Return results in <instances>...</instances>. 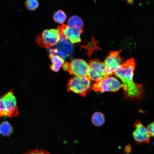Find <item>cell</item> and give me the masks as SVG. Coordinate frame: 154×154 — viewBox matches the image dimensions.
I'll use <instances>...</instances> for the list:
<instances>
[{
	"label": "cell",
	"mask_w": 154,
	"mask_h": 154,
	"mask_svg": "<svg viewBox=\"0 0 154 154\" xmlns=\"http://www.w3.org/2000/svg\"><path fill=\"white\" fill-rule=\"evenodd\" d=\"M13 131V128L8 121H5L0 124V134L3 136L10 135Z\"/></svg>",
	"instance_id": "13"
},
{
	"label": "cell",
	"mask_w": 154,
	"mask_h": 154,
	"mask_svg": "<svg viewBox=\"0 0 154 154\" xmlns=\"http://www.w3.org/2000/svg\"><path fill=\"white\" fill-rule=\"evenodd\" d=\"M151 137H154V121L148 124L146 127Z\"/></svg>",
	"instance_id": "18"
},
{
	"label": "cell",
	"mask_w": 154,
	"mask_h": 154,
	"mask_svg": "<svg viewBox=\"0 0 154 154\" xmlns=\"http://www.w3.org/2000/svg\"><path fill=\"white\" fill-rule=\"evenodd\" d=\"M23 154H51L47 151L42 149L29 150Z\"/></svg>",
	"instance_id": "17"
},
{
	"label": "cell",
	"mask_w": 154,
	"mask_h": 154,
	"mask_svg": "<svg viewBox=\"0 0 154 154\" xmlns=\"http://www.w3.org/2000/svg\"><path fill=\"white\" fill-rule=\"evenodd\" d=\"M67 16L62 10H58L55 13L53 16L54 20L56 23L63 24L66 19Z\"/></svg>",
	"instance_id": "15"
},
{
	"label": "cell",
	"mask_w": 154,
	"mask_h": 154,
	"mask_svg": "<svg viewBox=\"0 0 154 154\" xmlns=\"http://www.w3.org/2000/svg\"><path fill=\"white\" fill-rule=\"evenodd\" d=\"M123 85L115 78L110 76L95 82L93 85L95 91L102 93L105 92H115L122 88Z\"/></svg>",
	"instance_id": "7"
},
{
	"label": "cell",
	"mask_w": 154,
	"mask_h": 154,
	"mask_svg": "<svg viewBox=\"0 0 154 154\" xmlns=\"http://www.w3.org/2000/svg\"><path fill=\"white\" fill-rule=\"evenodd\" d=\"M67 25L71 27L80 29H82L84 23L80 17L77 15H74L69 19Z\"/></svg>",
	"instance_id": "12"
},
{
	"label": "cell",
	"mask_w": 154,
	"mask_h": 154,
	"mask_svg": "<svg viewBox=\"0 0 154 154\" xmlns=\"http://www.w3.org/2000/svg\"><path fill=\"white\" fill-rule=\"evenodd\" d=\"M132 150L131 146L129 143L125 147L124 151L125 154L130 153Z\"/></svg>",
	"instance_id": "19"
},
{
	"label": "cell",
	"mask_w": 154,
	"mask_h": 154,
	"mask_svg": "<svg viewBox=\"0 0 154 154\" xmlns=\"http://www.w3.org/2000/svg\"><path fill=\"white\" fill-rule=\"evenodd\" d=\"M89 69L88 77L91 80L95 82L111 76L104 62L98 59L89 62Z\"/></svg>",
	"instance_id": "5"
},
{
	"label": "cell",
	"mask_w": 154,
	"mask_h": 154,
	"mask_svg": "<svg viewBox=\"0 0 154 154\" xmlns=\"http://www.w3.org/2000/svg\"><path fill=\"white\" fill-rule=\"evenodd\" d=\"M25 5L29 10L34 11L38 7L39 3L37 0H26Z\"/></svg>",
	"instance_id": "16"
},
{
	"label": "cell",
	"mask_w": 154,
	"mask_h": 154,
	"mask_svg": "<svg viewBox=\"0 0 154 154\" xmlns=\"http://www.w3.org/2000/svg\"><path fill=\"white\" fill-rule=\"evenodd\" d=\"M92 122L94 125L99 127L103 125L105 122V118L103 114L101 112H95L91 118Z\"/></svg>",
	"instance_id": "14"
},
{
	"label": "cell",
	"mask_w": 154,
	"mask_h": 154,
	"mask_svg": "<svg viewBox=\"0 0 154 154\" xmlns=\"http://www.w3.org/2000/svg\"><path fill=\"white\" fill-rule=\"evenodd\" d=\"M135 129L132 133V136L137 144L148 143L151 137L147 128L139 120L136 121L134 124Z\"/></svg>",
	"instance_id": "10"
},
{
	"label": "cell",
	"mask_w": 154,
	"mask_h": 154,
	"mask_svg": "<svg viewBox=\"0 0 154 154\" xmlns=\"http://www.w3.org/2000/svg\"><path fill=\"white\" fill-rule=\"evenodd\" d=\"M64 70L76 77H84L88 76L89 66L84 60L76 59L70 62H66L63 64Z\"/></svg>",
	"instance_id": "3"
},
{
	"label": "cell",
	"mask_w": 154,
	"mask_h": 154,
	"mask_svg": "<svg viewBox=\"0 0 154 154\" xmlns=\"http://www.w3.org/2000/svg\"><path fill=\"white\" fill-rule=\"evenodd\" d=\"M57 30L61 38L69 40L72 44L81 42L80 36L83 32L82 29L72 28L67 24H62L58 26Z\"/></svg>",
	"instance_id": "8"
},
{
	"label": "cell",
	"mask_w": 154,
	"mask_h": 154,
	"mask_svg": "<svg viewBox=\"0 0 154 154\" xmlns=\"http://www.w3.org/2000/svg\"><path fill=\"white\" fill-rule=\"evenodd\" d=\"M60 39L58 30L50 29L45 30L38 34L35 40L39 47L48 48L57 44Z\"/></svg>",
	"instance_id": "4"
},
{
	"label": "cell",
	"mask_w": 154,
	"mask_h": 154,
	"mask_svg": "<svg viewBox=\"0 0 154 154\" xmlns=\"http://www.w3.org/2000/svg\"><path fill=\"white\" fill-rule=\"evenodd\" d=\"M91 80L88 76H75L68 81L67 90L84 97L89 90Z\"/></svg>",
	"instance_id": "6"
},
{
	"label": "cell",
	"mask_w": 154,
	"mask_h": 154,
	"mask_svg": "<svg viewBox=\"0 0 154 154\" xmlns=\"http://www.w3.org/2000/svg\"><path fill=\"white\" fill-rule=\"evenodd\" d=\"M122 50L110 52L105 58L104 63L111 76L114 75L119 66L124 62V58L120 56Z\"/></svg>",
	"instance_id": "9"
},
{
	"label": "cell",
	"mask_w": 154,
	"mask_h": 154,
	"mask_svg": "<svg viewBox=\"0 0 154 154\" xmlns=\"http://www.w3.org/2000/svg\"><path fill=\"white\" fill-rule=\"evenodd\" d=\"M49 56L52 62L50 68L54 72H58L60 68L64 63V60L58 55H54L51 52L50 53Z\"/></svg>",
	"instance_id": "11"
},
{
	"label": "cell",
	"mask_w": 154,
	"mask_h": 154,
	"mask_svg": "<svg viewBox=\"0 0 154 154\" xmlns=\"http://www.w3.org/2000/svg\"><path fill=\"white\" fill-rule=\"evenodd\" d=\"M13 90L0 96V118L5 116L11 118L19 115L17 100Z\"/></svg>",
	"instance_id": "2"
},
{
	"label": "cell",
	"mask_w": 154,
	"mask_h": 154,
	"mask_svg": "<svg viewBox=\"0 0 154 154\" xmlns=\"http://www.w3.org/2000/svg\"><path fill=\"white\" fill-rule=\"evenodd\" d=\"M135 61L133 58L120 65L114 75L123 82L122 88L126 97L131 99H141L144 96L143 87L141 84L135 83L133 80Z\"/></svg>",
	"instance_id": "1"
}]
</instances>
